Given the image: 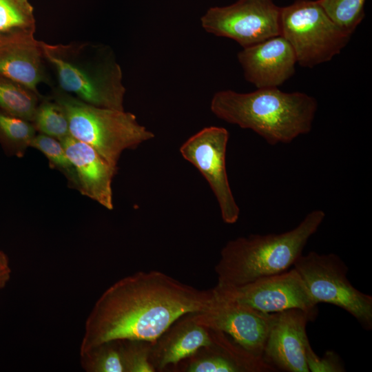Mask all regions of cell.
<instances>
[{"instance_id":"26","label":"cell","mask_w":372,"mask_h":372,"mask_svg":"<svg viewBox=\"0 0 372 372\" xmlns=\"http://www.w3.org/2000/svg\"><path fill=\"white\" fill-rule=\"evenodd\" d=\"M306 362L309 372H344V365L339 355L333 351H327L319 357L310 343L306 347Z\"/></svg>"},{"instance_id":"7","label":"cell","mask_w":372,"mask_h":372,"mask_svg":"<svg viewBox=\"0 0 372 372\" xmlns=\"http://www.w3.org/2000/svg\"><path fill=\"white\" fill-rule=\"evenodd\" d=\"M293 267L313 301L344 309L366 329H372V296L357 289L347 277L349 269L335 254L310 251L301 254Z\"/></svg>"},{"instance_id":"10","label":"cell","mask_w":372,"mask_h":372,"mask_svg":"<svg viewBox=\"0 0 372 372\" xmlns=\"http://www.w3.org/2000/svg\"><path fill=\"white\" fill-rule=\"evenodd\" d=\"M218 293L263 313L300 309L317 316V304L299 273L290 270L231 287L215 286Z\"/></svg>"},{"instance_id":"18","label":"cell","mask_w":372,"mask_h":372,"mask_svg":"<svg viewBox=\"0 0 372 372\" xmlns=\"http://www.w3.org/2000/svg\"><path fill=\"white\" fill-rule=\"evenodd\" d=\"M36 19L29 0H0V37L34 38Z\"/></svg>"},{"instance_id":"27","label":"cell","mask_w":372,"mask_h":372,"mask_svg":"<svg viewBox=\"0 0 372 372\" xmlns=\"http://www.w3.org/2000/svg\"><path fill=\"white\" fill-rule=\"evenodd\" d=\"M11 270L9 268L0 269V289L3 288L10 277Z\"/></svg>"},{"instance_id":"17","label":"cell","mask_w":372,"mask_h":372,"mask_svg":"<svg viewBox=\"0 0 372 372\" xmlns=\"http://www.w3.org/2000/svg\"><path fill=\"white\" fill-rule=\"evenodd\" d=\"M213 344L211 331L195 321L190 313L173 323L152 346L149 360L155 371L176 366L200 349Z\"/></svg>"},{"instance_id":"24","label":"cell","mask_w":372,"mask_h":372,"mask_svg":"<svg viewBox=\"0 0 372 372\" xmlns=\"http://www.w3.org/2000/svg\"><path fill=\"white\" fill-rule=\"evenodd\" d=\"M30 147L43 153L48 159L50 165L61 172L68 180L70 185L77 189V178L74 167L60 141L40 133L35 135Z\"/></svg>"},{"instance_id":"23","label":"cell","mask_w":372,"mask_h":372,"mask_svg":"<svg viewBox=\"0 0 372 372\" xmlns=\"http://www.w3.org/2000/svg\"><path fill=\"white\" fill-rule=\"evenodd\" d=\"M36 131L32 122L0 111V138L10 145L19 156L30 147Z\"/></svg>"},{"instance_id":"11","label":"cell","mask_w":372,"mask_h":372,"mask_svg":"<svg viewBox=\"0 0 372 372\" xmlns=\"http://www.w3.org/2000/svg\"><path fill=\"white\" fill-rule=\"evenodd\" d=\"M213 291L209 305L204 311L190 313L192 318L209 329L225 333L249 353L262 358L274 313L257 311L218 293L214 288Z\"/></svg>"},{"instance_id":"8","label":"cell","mask_w":372,"mask_h":372,"mask_svg":"<svg viewBox=\"0 0 372 372\" xmlns=\"http://www.w3.org/2000/svg\"><path fill=\"white\" fill-rule=\"evenodd\" d=\"M280 11L273 0H238L209 8L200 23L207 32L233 39L243 48L280 35Z\"/></svg>"},{"instance_id":"22","label":"cell","mask_w":372,"mask_h":372,"mask_svg":"<svg viewBox=\"0 0 372 372\" xmlns=\"http://www.w3.org/2000/svg\"><path fill=\"white\" fill-rule=\"evenodd\" d=\"M366 0H317L339 27L352 34L364 17Z\"/></svg>"},{"instance_id":"20","label":"cell","mask_w":372,"mask_h":372,"mask_svg":"<svg viewBox=\"0 0 372 372\" xmlns=\"http://www.w3.org/2000/svg\"><path fill=\"white\" fill-rule=\"evenodd\" d=\"M80 362L87 372H127L124 341L103 342L81 353Z\"/></svg>"},{"instance_id":"15","label":"cell","mask_w":372,"mask_h":372,"mask_svg":"<svg viewBox=\"0 0 372 372\" xmlns=\"http://www.w3.org/2000/svg\"><path fill=\"white\" fill-rule=\"evenodd\" d=\"M39 41L35 38L0 37V75L41 95V83L52 85Z\"/></svg>"},{"instance_id":"4","label":"cell","mask_w":372,"mask_h":372,"mask_svg":"<svg viewBox=\"0 0 372 372\" xmlns=\"http://www.w3.org/2000/svg\"><path fill=\"white\" fill-rule=\"evenodd\" d=\"M39 43L56 88L92 105L125 110L123 73L110 47L87 42Z\"/></svg>"},{"instance_id":"2","label":"cell","mask_w":372,"mask_h":372,"mask_svg":"<svg viewBox=\"0 0 372 372\" xmlns=\"http://www.w3.org/2000/svg\"><path fill=\"white\" fill-rule=\"evenodd\" d=\"M317 107L314 97L300 92H285L278 87L249 93L220 90L214 94L210 103L216 117L254 131L271 145L289 143L309 133Z\"/></svg>"},{"instance_id":"13","label":"cell","mask_w":372,"mask_h":372,"mask_svg":"<svg viewBox=\"0 0 372 372\" xmlns=\"http://www.w3.org/2000/svg\"><path fill=\"white\" fill-rule=\"evenodd\" d=\"M245 79L257 89L278 87L295 73L296 54L280 35L243 48L238 53Z\"/></svg>"},{"instance_id":"9","label":"cell","mask_w":372,"mask_h":372,"mask_svg":"<svg viewBox=\"0 0 372 372\" xmlns=\"http://www.w3.org/2000/svg\"><path fill=\"white\" fill-rule=\"evenodd\" d=\"M229 134L222 127H207L190 136L180 147L182 156L194 165L209 183L224 223L234 224L240 208L230 187L226 169Z\"/></svg>"},{"instance_id":"5","label":"cell","mask_w":372,"mask_h":372,"mask_svg":"<svg viewBox=\"0 0 372 372\" xmlns=\"http://www.w3.org/2000/svg\"><path fill=\"white\" fill-rule=\"evenodd\" d=\"M51 96L66 114L70 136L92 147L114 167L123 151L154 137L134 114L125 110L92 105L56 87Z\"/></svg>"},{"instance_id":"19","label":"cell","mask_w":372,"mask_h":372,"mask_svg":"<svg viewBox=\"0 0 372 372\" xmlns=\"http://www.w3.org/2000/svg\"><path fill=\"white\" fill-rule=\"evenodd\" d=\"M43 96L0 75V111L32 122Z\"/></svg>"},{"instance_id":"25","label":"cell","mask_w":372,"mask_h":372,"mask_svg":"<svg viewBox=\"0 0 372 372\" xmlns=\"http://www.w3.org/2000/svg\"><path fill=\"white\" fill-rule=\"evenodd\" d=\"M127 372L156 371L150 362L149 355L154 342L123 340Z\"/></svg>"},{"instance_id":"28","label":"cell","mask_w":372,"mask_h":372,"mask_svg":"<svg viewBox=\"0 0 372 372\" xmlns=\"http://www.w3.org/2000/svg\"><path fill=\"white\" fill-rule=\"evenodd\" d=\"M9 268L8 259L6 256L0 251V269Z\"/></svg>"},{"instance_id":"3","label":"cell","mask_w":372,"mask_h":372,"mask_svg":"<svg viewBox=\"0 0 372 372\" xmlns=\"http://www.w3.org/2000/svg\"><path fill=\"white\" fill-rule=\"evenodd\" d=\"M325 216L324 211L315 209L289 231L251 234L228 241L215 266L216 286H241L288 270L302 254L309 239L318 231Z\"/></svg>"},{"instance_id":"14","label":"cell","mask_w":372,"mask_h":372,"mask_svg":"<svg viewBox=\"0 0 372 372\" xmlns=\"http://www.w3.org/2000/svg\"><path fill=\"white\" fill-rule=\"evenodd\" d=\"M72 163L77 178V189L84 196L112 210V183L117 171L92 147L70 135L60 141Z\"/></svg>"},{"instance_id":"1","label":"cell","mask_w":372,"mask_h":372,"mask_svg":"<svg viewBox=\"0 0 372 372\" xmlns=\"http://www.w3.org/2000/svg\"><path fill=\"white\" fill-rule=\"evenodd\" d=\"M213 298V289L200 290L158 271L124 277L95 302L80 354L111 340L154 342L180 318L204 311Z\"/></svg>"},{"instance_id":"12","label":"cell","mask_w":372,"mask_h":372,"mask_svg":"<svg viewBox=\"0 0 372 372\" xmlns=\"http://www.w3.org/2000/svg\"><path fill=\"white\" fill-rule=\"evenodd\" d=\"M316 316L300 309L274 313L262 358L276 371L309 372L306 347L309 343L307 324Z\"/></svg>"},{"instance_id":"6","label":"cell","mask_w":372,"mask_h":372,"mask_svg":"<svg viewBox=\"0 0 372 372\" xmlns=\"http://www.w3.org/2000/svg\"><path fill=\"white\" fill-rule=\"evenodd\" d=\"M280 30L297 63L310 68L331 60L351 37L330 19L317 1L311 0H296L281 8Z\"/></svg>"},{"instance_id":"16","label":"cell","mask_w":372,"mask_h":372,"mask_svg":"<svg viewBox=\"0 0 372 372\" xmlns=\"http://www.w3.org/2000/svg\"><path fill=\"white\" fill-rule=\"evenodd\" d=\"M213 344L185 359L182 371L271 372L276 371L262 358L249 353L225 333L210 329Z\"/></svg>"},{"instance_id":"21","label":"cell","mask_w":372,"mask_h":372,"mask_svg":"<svg viewBox=\"0 0 372 372\" xmlns=\"http://www.w3.org/2000/svg\"><path fill=\"white\" fill-rule=\"evenodd\" d=\"M32 123L36 130L59 141L70 135L66 114L52 97L41 99Z\"/></svg>"}]
</instances>
